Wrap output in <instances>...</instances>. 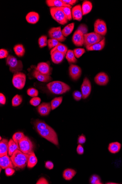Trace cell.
Returning a JSON list of instances; mask_svg holds the SVG:
<instances>
[{
	"label": "cell",
	"mask_w": 122,
	"mask_h": 184,
	"mask_svg": "<svg viewBox=\"0 0 122 184\" xmlns=\"http://www.w3.org/2000/svg\"><path fill=\"white\" fill-rule=\"evenodd\" d=\"M50 53L52 62L56 64H59L62 62L66 55L57 51H54Z\"/></svg>",
	"instance_id": "cell-20"
},
{
	"label": "cell",
	"mask_w": 122,
	"mask_h": 184,
	"mask_svg": "<svg viewBox=\"0 0 122 184\" xmlns=\"http://www.w3.org/2000/svg\"><path fill=\"white\" fill-rule=\"evenodd\" d=\"M23 102L22 97L19 95H16L13 97L12 100V106L13 107L19 106Z\"/></svg>",
	"instance_id": "cell-36"
},
{
	"label": "cell",
	"mask_w": 122,
	"mask_h": 184,
	"mask_svg": "<svg viewBox=\"0 0 122 184\" xmlns=\"http://www.w3.org/2000/svg\"><path fill=\"white\" fill-rule=\"evenodd\" d=\"M75 24L71 23L65 26L62 30V32L63 36L65 37L68 36L69 35L71 34L73 31L74 30Z\"/></svg>",
	"instance_id": "cell-31"
},
{
	"label": "cell",
	"mask_w": 122,
	"mask_h": 184,
	"mask_svg": "<svg viewBox=\"0 0 122 184\" xmlns=\"http://www.w3.org/2000/svg\"><path fill=\"white\" fill-rule=\"evenodd\" d=\"M25 137L24 134L23 132H18L14 134L12 138L14 142L19 145V141L24 138Z\"/></svg>",
	"instance_id": "cell-35"
},
{
	"label": "cell",
	"mask_w": 122,
	"mask_h": 184,
	"mask_svg": "<svg viewBox=\"0 0 122 184\" xmlns=\"http://www.w3.org/2000/svg\"><path fill=\"white\" fill-rule=\"evenodd\" d=\"M84 42L83 45L86 48L99 42L105 38L103 36L95 32L87 33L84 34Z\"/></svg>",
	"instance_id": "cell-5"
},
{
	"label": "cell",
	"mask_w": 122,
	"mask_h": 184,
	"mask_svg": "<svg viewBox=\"0 0 122 184\" xmlns=\"http://www.w3.org/2000/svg\"><path fill=\"white\" fill-rule=\"evenodd\" d=\"M76 151L79 155H82L84 153V149L81 145L79 144L78 145L76 149Z\"/></svg>",
	"instance_id": "cell-50"
},
{
	"label": "cell",
	"mask_w": 122,
	"mask_h": 184,
	"mask_svg": "<svg viewBox=\"0 0 122 184\" xmlns=\"http://www.w3.org/2000/svg\"><path fill=\"white\" fill-rule=\"evenodd\" d=\"M6 99L3 94H0V103L1 104L4 105L6 104Z\"/></svg>",
	"instance_id": "cell-52"
},
{
	"label": "cell",
	"mask_w": 122,
	"mask_h": 184,
	"mask_svg": "<svg viewBox=\"0 0 122 184\" xmlns=\"http://www.w3.org/2000/svg\"><path fill=\"white\" fill-rule=\"evenodd\" d=\"M81 89L82 98L86 99L90 95L92 91L91 82L87 78L84 79L83 83L82 84Z\"/></svg>",
	"instance_id": "cell-11"
},
{
	"label": "cell",
	"mask_w": 122,
	"mask_h": 184,
	"mask_svg": "<svg viewBox=\"0 0 122 184\" xmlns=\"http://www.w3.org/2000/svg\"><path fill=\"white\" fill-rule=\"evenodd\" d=\"M75 100L76 101H79L81 100L82 98V93L78 91H75L74 92L73 94Z\"/></svg>",
	"instance_id": "cell-44"
},
{
	"label": "cell",
	"mask_w": 122,
	"mask_h": 184,
	"mask_svg": "<svg viewBox=\"0 0 122 184\" xmlns=\"http://www.w3.org/2000/svg\"><path fill=\"white\" fill-rule=\"evenodd\" d=\"M95 82L100 86H105L108 84L109 78L108 75L105 73L101 72L96 75L94 78Z\"/></svg>",
	"instance_id": "cell-15"
},
{
	"label": "cell",
	"mask_w": 122,
	"mask_h": 184,
	"mask_svg": "<svg viewBox=\"0 0 122 184\" xmlns=\"http://www.w3.org/2000/svg\"><path fill=\"white\" fill-rule=\"evenodd\" d=\"M41 102V99L39 97H33L31 99L30 103L31 105L34 106H39Z\"/></svg>",
	"instance_id": "cell-43"
},
{
	"label": "cell",
	"mask_w": 122,
	"mask_h": 184,
	"mask_svg": "<svg viewBox=\"0 0 122 184\" xmlns=\"http://www.w3.org/2000/svg\"><path fill=\"white\" fill-rule=\"evenodd\" d=\"M72 18L74 20L81 21L82 18L83 13L81 5L76 6L71 10Z\"/></svg>",
	"instance_id": "cell-17"
},
{
	"label": "cell",
	"mask_w": 122,
	"mask_h": 184,
	"mask_svg": "<svg viewBox=\"0 0 122 184\" xmlns=\"http://www.w3.org/2000/svg\"><path fill=\"white\" fill-rule=\"evenodd\" d=\"M50 11L52 17L58 23L62 25L68 23V20L60 7H50Z\"/></svg>",
	"instance_id": "cell-6"
},
{
	"label": "cell",
	"mask_w": 122,
	"mask_h": 184,
	"mask_svg": "<svg viewBox=\"0 0 122 184\" xmlns=\"http://www.w3.org/2000/svg\"><path fill=\"white\" fill-rule=\"evenodd\" d=\"M30 155L23 153L19 150H17L11 156L12 164L14 168L23 169L28 165Z\"/></svg>",
	"instance_id": "cell-1"
},
{
	"label": "cell",
	"mask_w": 122,
	"mask_h": 184,
	"mask_svg": "<svg viewBox=\"0 0 122 184\" xmlns=\"http://www.w3.org/2000/svg\"><path fill=\"white\" fill-rule=\"evenodd\" d=\"M40 16L37 13L34 12L29 13L26 17V19L28 23L35 24L39 21Z\"/></svg>",
	"instance_id": "cell-23"
},
{
	"label": "cell",
	"mask_w": 122,
	"mask_h": 184,
	"mask_svg": "<svg viewBox=\"0 0 122 184\" xmlns=\"http://www.w3.org/2000/svg\"><path fill=\"white\" fill-rule=\"evenodd\" d=\"M122 148V145L118 141L111 142L108 145V151L112 154H116L120 152Z\"/></svg>",
	"instance_id": "cell-21"
},
{
	"label": "cell",
	"mask_w": 122,
	"mask_h": 184,
	"mask_svg": "<svg viewBox=\"0 0 122 184\" xmlns=\"http://www.w3.org/2000/svg\"><path fill=\"white\" fill-rule=\"evenodd\" d=\"M13 49L16 54L18 57H23L25 54V48L22 44H17V45H16L14 46Z\"/></svg>",
	"instance_id": "cell-29"
},
{
	"label": "cell",
	"mask_w": 122,
	"mask_h": 184,
	"mask_svg": "<svg viewBox=\"0 0 122 184\" xmlns=\"http://www.w3.org/2000/svg\"><path fill=\"white\" fill-rule=\"evenodd\" d=\"M68 51V48L66 46L61 43L59 45L52 49L50 53L53 52L54 51H57L66 54Z\"/></svg>",
	"instance_id": "cell-33"
},
{
	"label": "cell",
	"mask_w": 122,
	"mask_h": 184,
	"mask_svg": "<svg viewBox=\"0 0 122 184\" xmlns=\"http://www.w3.org/2000/svg\"><path fill=\"white\" fill-rule=\"evenodd\" d=\"M47 87L52 93L56 95H61L70 90V86L64 82L55 81L47 84Z\"/></svg>",
	"instance_id": "cell-2"
},
{
	"label": "cell",
	"mask_w": 122,
	"mask_h": 184,
	"mask_svg": "<svg viewBox=\"0 0 122 184\" xmlns=\"http://www.w3.org/2000/svg\"><path fill=\"white\" fill-rule=\"evenodd\" d=\"M27 94L30 97H37L39 95V92L35 88H30L29 89L27 92Z\"/></svg>",
	"instance_id": "cell-42"
},
{
	"label": "cell",
	"mask_w": 122,
	"mask_h": 184,
	"mask_svg": "<svg viewBox=\"0 0 122 184\" xmlns=\"http://www.w3.org/2000/svg\"><path fill=\"white\" fill-rule=\"evenodd\" d=\"M62 101V97H56L53 99L51 103V109L54 110L58 107L61 104Z\"/></svg>",
	"instance_id": "cell-34"
},
{
	"label": "cell",
	"mask_w": 122,
	"mask_h": 184,
	"mask_svg": "<svg viewBox=\"0 0 122 184\" xmlns=\"http://www.w3.org/2000/svg\"><path fill=\"white\" fill-rule=\"evenodd\" d=\"M37 110L40 115L42 116H45L48 115L50 113L51 106L50 103H43L38 106Z\"/></svg>",
	"instance_id": "cell-16"
},
{
	"label": "cell",
	"mask_w": 122,
	"mask_h": 184,
	"mask_svg": "<svg viewBox=\"0 0 122 184\" xmlns=\"http://www.w3.org/2000/svg\"><path fill=\"white\" fill-rule=\"evenodd\" d=\"M8 141L3 139L0 142V157L8 155L9 151Z\"/></svg>",
	"instance_id": "cell-24"
},
{
	"label": "cell",
	"mask_w": 122,
	"mask_h": 184,
	"mask_svg": "<svg viewBox=\"0 0 122 184\" xmlns=\"http://www.w3.org/2000/svg\"><path fill=\"white\" fill-rule=\"evenodd\" d=\"M38 160L35 153L33 152L29 157L27 167L28 168H32L37 164Z\"/></svg>",
	"instance_id": "cell-30"
},
{
	"label": "cell",
	"mask_w": 122,
	"mask_h": 184,
	"mask_svg": "<svg viewBox=\"0 0 122 184\" xmlns=\"http://www.w3.org/2000/svg\"><path fill=\"white\" fill-rule=\"evenodd\" d=\"M81 31L77 29L75 32L72 38V41L76 47H82L84 42V36Z\"/></svg>",
	"instance_id": "cell-12"
},
{
	"label": "cell",
	"mask_w": 122,
	"mask_h": 184,
	"mask_svg": "<svg viewBox=\"0 0 122 184\" xmlns=\"http://www.w3.org/2000/svg\"><path fill=\"white\" fill-rule=\"evenodd\" d=\"M39 47L41 48L46 47L48 45V40L46 36H43L40 37L38 40Z\"/></svg>",
	"instance_id": "cell-39"
},
{
	"label": "cell",
	"mask_w": 122,
	"mask_h": 184,
	"mask_svg": "<svg viewBox=\"0 0 122 184\" xmlns=\"http://www.w3.org/2000/svg\"><path fill=\"white\" fill-rule=\"evenodd\" d=\"M61 1L65 4L73 6L75 4L78 2V1L76 0H61Z\"/></svg>",
	"instance_id": "cell-49"
},
{
	"label": "cell",
	"mask_w": 122,
	"mask_h": 184,
	"mask_svg": "<svg viewBox=\"0 0 122 184\" xmlns=\"http://www.w3.org/2000/svg\"><path fill=\"white\" fill-rule=\"evenodd\" d=\"M76 174V172L73 169L67 168L63 172V178L66 181H70L75 176Z\"/></svg>",
	"instance_id": "cell-25"
},
{
	"label": "cell",
	"mask_w": 122,
	"mask_h": 184,
	"mask_svg": "<svg viewBox=\"0 0 122 184\" xmlns=\"http://www.w3.org/2000/svg\"><path fill=\"white\" fill-rule=\"evenodd\" d=\"M78 30H79L82 31L83 32L84 34H87V31H88V29H87V28L84 24H81L78 27Z\"/></svg>",
	"instance_id": "cell-48"
},
{
	"label": "cell",
	"mask_w": 122,
	"mask_h": 184,
	"mask_svg": "<svg viewBox=\"0 0 122 184\" xmlns=\"http://www.w3.org/2000/svg\"><path fill=\"white\" fill-rule=\"evenodd\" d=\"M42 137L51 143L57 146L59 145V141L57 133L53 129L48 126L43 130L38 132Z\"/></svg>",
	"instance_id": "cell-3"
},
{
	"label": "cell",
	"mask_w": 122,
	"mask_h": 184,
	"mask_svg": "<svg viewBox=\"0 0 122 184\" xmlns=\"http://www.w3.org/2000/svg\"><path fill=\"white\" fill-rule=\"evenodd\" d=\"M6 64L9 66L11 72L15 73L23 70V65L21 60H18L15 57L9 55L6 59Z\"/></svg>",
	"instance_id": "cell-4"
},
{
	"label": "cell",
	"mask_w": 122,
	"mask_h": 184,
	"mask_svg": "<svg viewBox=\"0 0 122 184\" xmlns=\"http://www.w3.org/2000/svg\"><path fill=\"white\" fill-rule=\"evenodd\" d=\"M74 53L75 58H79L85 53V50L83 48L75 49L74 50Z\"/></svg>",
	"instance_id": "cell-41"
},
{
	"label": "cell",
	"mask_w": 122,
	"mask_h": 184,
	"mask_svg": "<svg viewBox=\"0 0 122 184\" xmlns=\"http://www.w3.org/2000/svg\"><path fill=\"white\" fill-rule=\"evenodd\" d=\"M26 81V76L24 73L19 72L14 73L12 83L14 87L19 89H23Z\"/></svg>",
	"instance_id": "cell-8"
},
{
	"label": "cell",
	"mask_w": 122,
	"mask_h": 184,
	"mask_svg": "<svg viewBox=\"0 0 122 184\" xmlns=\"http://www.w3.org/2000/svg\"><path fill=\"white\" fill-rule=\"evenodd\" d=\"M19 150V145L16 143L13 140L10 139L9 142V155L11 156L16 150Z\"/></svg>",
	"instance_id": "cell-28"
},
{
	"label": "cell",
	"mask_w": 122,
	"mask_h": 184,
	"mask_svg": "<svg viewBox=\"0 0 122 184\" xmlns=\"http://www.w3.org/2000/svg\"><path fill=\"white\" fill-rule=\"evenodd\" d=\"M94 32L96 34L105 36L107 32L106 24L103 20L98 19L96 20L94 24Z\"/></svg>",
	"instance_id": "cell-10"
},
{
	"label": "cell",
	"mask_w": 122,
	"mask_h": 184,
	"mask_svg": "<svg viewBox=\"0 0 122 184\" xmlns=\"http://www.w3.org/2000/svg\"><path fill=\"white\" fill-rule=\"evenodd\" d=\"M37 184H49L48 182L47 181L46 179H45L44 178H41L38 180L37 182L36 183Z\"/></svg>",
	"instance_id": "cell-53"
},
{
	"label": "cell",
	"mask_w": 122,
	"mask_h": 184,
	"mask_svg": "<svg viewBox=\"0 0 122 184\" xmlns=\"http://www.w3.org/2000/svg\"><path fill=\"white\" fill-rule=\"evenodd\" d=\"M19 150L25 154L30 155L33 152V145L32 141L26 137L19 143Z\"/></svg>",
	"instance_id": "cell-7"
},
{
	"label": "cell",
	"mask_w": 122,
	"mask_h": 184,
	"mask_svg": "<svg viewBox=\"0 0 122 184\" xmlns=\"http://www.w3.org/2000/svg\"><path fill=\"white\" fill-rule=\"evenodd\" d=\"M106 184H118L120 183L113 182H107L106 183Z\"/></svg>",
	"instance_id": "cell-54"
},
{
	"label": "cell",
	"mask_w": 122,
	"mask_h": 184,
	"mask_svg": "<svg viewBox=\"0 0 122 184\" xmlns=\"http://www.w3.org/2000/svg\"><path fill=\"white\" fill-rule=\"evenodd\" d=\"M15 172V170L13 168L11 167H8L5 169V173L7 176H11L13 175Z\"/></svg>",
	"instance_id": "cell-46"
},
{
	"label": "cell",
	"mask_w": 122,
	"mask_h": 184,
	"mask_svg": "<svg viewBox=\"0 0 122 184\" xmlns=\"http://www.w3.org/2000/svg\"><path fill=\"white\" fill-rule=\"evenodd\" d=\"M1 137V138H0V139H0V140H1H1H2V138H1V137Z\"/></svg>",
	"instance_id": "cell-55"
},
{
	"label": "cell",
	"mask_w": 122,
	"mask_h": 184,
	"mask_svg": "<svg viewBox=\"0 0 122 184\" xmlns=\"http://www.w3.org/2000/svg\"><path fill=\"white\" fill-rule=\"evenodd\" d=\"M62 10L63 11L65 16L69 21L72 19V12L71 8L70 7H60Z\"/></svg>",
	"instance_id": "cell-37"
},
{
	"label": "cell",
	"mask_w": 122,
	"mask_h": 184,
	"mask_svg": "<svg viewBox=\"0 0 122 184\" xmlns=\"http://www.w3.org/2000/svg\"><path fill=\"white\" fill-rule=\"evenodd\" d=\"M33 75L39 81L43 82H48L52 80L51 77L50 75L43 74L35 69L33 73Z\"/></svg>",
	"instance_id": "cell-18"
},
{
	"label": "cell",
	"mask_w": 122,
	"mask_h": 184,
	"mask_svg": "<svg viewBox=\"0 0 122 184\" xmlns=\"http://www.w3.org/2000/svg\"><path fill=\"white\" fill-rule=\"evenodd\" d=\"M48 34L51 38L57 40L59 42L64 41L66 39L63 36L61 27L52 28L49 31Z\"/></svg>",
	"instance_id": "cell-9"
},
{
	"label": "cell",
	"mask_w": 122,
	"mask_h": 184,
	"mask_svg": "<svg viewBox=\"0 0 122 184\" xmlns=\"http://www.w3.org/2000/svg\"><path fill=\"white\" fill-rule=\"evenodd\" d=\"M92 8V5L90 2L85 1L83 2L82 6L83 15H85L90 13Z\"/></svg>",
	"instance_id": "cell-27"
},
{
	"label": "cell",
	"mask_w": 122,
	"mask_h": 184,
	"mask_svg": "<svg viewBox=\"0 0 122 184\" xmlns=\"http://www.w3.org/2000/svg\"><path fill=\"white\" fill-rule=\"evenodd\" d=\"M69 75L74 80H77L80 78L82 74L81 68L78 66L71 64L69 68Z\"/></svg>",
	"instance_id": "cell-13"
},
{
	"label": "cell",
	"mask_w": 122,
	"mask_h": 184,
	"mask_svg": "<svg viewBox=\"0 0 122 184\" xmlns=\"http://www.w3.org/2000/svg\"><path fill=\"white\" fill-rule=\"evenodd\" d=\"M46 3L47 6L50 7H67L71 8V6L67 5L64 3L61 0H47Z\"/></svg>",
	"instance_id": "cell-22"
},
{
	"label": "cell",
	"mask_w": 122,
	"mask_h": 184,
	"mask_svg": "<svg viewBox=\"0 0 122 184\" xmlns=\"http://www.w3.org/2000/svg\"><path fill=\"white\" fill-rule=\"evenodd\" d=\"M35 69L43 74L50 75L51 74L52 69L47 62H41L38 64Z\"/></svg>",
	"instance_id": "cell-14"
},
{
	"label": "cell",
	"mask_w": 122,
	"mask_h": 184,
	"mask_svg": "<svg viewBox=\"0 0 122 184\" xmlns=\"http://www.w3.org/2000/svg\"><path fill=\"white\" fill-rule=\"evenodd\" d=\"M90 183L92 184H103L101 182V178L97 175H93L91 176Z\"/></svg>",
	"instance_id": "cell-38"
},
{
	"label": "cell",
	"mask_w": 122,
	"mask_h": 184,
	"mask_svg": "<svg viewBox=\"0 0 122 184\" xmlns=\"http://www.w3.org/2000/svg\"><path fill=\"white\" fill-rule=\"evenodd\" d=\"M9 53L6 49H2L0 50V58L1 59L8 58Z\"/></svg>",
	"instance_id": "cell-45"
},
{
	"label": "cell",
	"mask_w": 122,
	"mask_h": 184,
	"mask_svg": "<svg viewBox=\"0 0 122 184\" xmlns=\"http://www.w3.org/2000/svg\"><path fill=\"white\" fill-rule=\"evenodd\" d=\"M86 138L85 137V136L83 134L80 136L78 137V143L80 145H83L85 144L86 142Z\"/></svg>",
	"instance_id": "cell-47"
},
{
	"label": "cell",
	"mask_w": 122,
	"mask_h": 184,
	"mask_svg": "<svg viewBox=\"0 0 122 184\" xmlns=\"http://www.w3.org/2000/svg\"><path fill=\"white\" fill-rule=\"evenodd\" d=\"M61 43L58 40L51 38L48 40V46L49 49H52Z\"/></svg>",
	"instance_id": "cell-40"
},
{
	"label": "cell",
	"mask_w": 122,
	"mask_h": 184,
	"mask_svg": "<svg viewBox=\"0 0 122 184\" xmlns=\"http://www.w3.org/2000/svg\"><path fill=\"white\" fill-rule=\"evenodd\" d=\"M105 38H104L99 42H98V43L87 48H86L87 50L88 51H101L105 47Z\"/></svg>",
	"instance_id": "cell-26"
},
{
	"label": "cell",
	"mask_w": 122,
	"mask_h": 184,
	"mask_svg": "<svg viewBox=\"0 0 122 184\" xmlns=\"http://www.w3.org/2000/svg\"><path fill=\"white\" fill-rule=\"evenodd\" d=\"M45 168L48 169L49 170H52L54 168V163H53L51 161H47L45 163Z\"/></svg>",
	"instance_id": "cell-51"
},
{
	"label": "cell",
	"mask_w": 122,
	"mask_h": 184,
	"mask_svg": "<svg viewBox=\"0 0 122 184\" xmlns=\"http://www.w3.org/2000/svg\"><path fill=\"white\" fill-rule=\"evenodd\" d=\"M0 166L2 168L5 169L8 167L14 168L10 158L8 155L2 156L0 158Z\"/></svg>",
	"instance_id": "cell-19"
},
{
	"label": "cell",
	"mask_w": 122,
	"mask_h": 184,
	"mask_svg": "<svg viewBox=\"0 0 122 184\" xmlns=\"http://www.w3.org/2000/svg\"><path fill=\"white\" fill-rule=\"evenodd\" d=\"M65 58L69 63H75L77 62V60L75 56L74 51L71 50H69L67 51Z\"/></svg>",
	"instance_id": "cell-32"
}]
</instances>
